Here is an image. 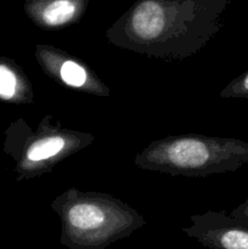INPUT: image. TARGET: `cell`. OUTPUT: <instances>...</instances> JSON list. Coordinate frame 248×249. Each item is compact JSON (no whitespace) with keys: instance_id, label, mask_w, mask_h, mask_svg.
Masks as SVG:
<instances>
[{"instance_id":"obj_9","label":"cell","mask_w":248,"mask_h":249,"mask_svg":"<svg viewBox=\"0 0 248 249\" xmlns=\"http://www.w3.org/2000/svg\"><path fill=\"white\" fill-rule=\"evenodd\" d=\"M219 95L223 99H248V70L231 80Z\"/></svg>"},{"instance_id":"obj_4","label":"cell","mask_w":248,"mask_h":249,"mask_svg":"<svg viewBox=\"0 0 248 249\" xmlns=\"http://www.w3.org/2000/svg\"><path fill=\"white\" fill-rule=\"evenodd\" d=\"M4 152L14 160L17 181L49 174L71 156L95 140L94 134L66 128L45 114L35 130L23 118L12 122L4 133Z\"/></svg>"},{"instance_id":"obj_3","label":"cell","mask_w":248,"mask_h":249,"mask_svg":"<svg viewBox=\"0 0 248 249\" xmlns=\"http://www.w3.org/2000/svg\"><path fill=\"white\" fill-rule=\"evenodd\" d=\"M134 164L172 177L224 174L248 164V142L203 134L169 135L146 146L135 156Z\"/></svg>"},{"instance_id":"obj_10","label":"cell","mask_w":248,"mask_h":249,"mask_svg":"<svg viewBox=\"0 0 248 249\" xmlns=\"http://www.w3.org/2000/svg\"><path fill=\"white\" fill-rule=\"evenodd\" d=\"M230 215L233 216V218L246 219V220H248V199H246L240 206L236 207L233 211H231Z\"/></svg>"},{"instance_id":"obj_7","label":"cell","mask_w":248,"mask_h":249,"mask_svg":"<svg viewBox=\"0 0 248 249\" xmlns=\"http://www.w3.org/2000/svg\"><path fill=\"white\" fill-rule=\"evenodd\" d=\"M89 0H26L24 11L43 31H60L77 24L85 15Z\"/></svg>"},{"instance_id":"obj_6","label":"cell","mask_w":248,"mask_h":249,"mask_svg":"<svg viewBox=\"0 0 248 249\" xmlns=\"http://www.w3.org/2000/svg\"><path fill=\"white\" fill-rule=\"evenodd\" d=\"M191 226L182 232L209 249H248V220L224 212L191 215Z\"/></svg>"},{"instance_id":"obj_2","label":"cell","mask_w":248,"mask_h":249,"mask_svg":"<svg viewBox=\"0 0 248 249\" xmlns=\"http://www.w3.org/2000/svg\"><path fill=\"white\" fill-rule=\"evenodd\" d=\"M50 207L61 221V245L70 249H105L146 225L138 211L105 192L70 187Z\"/></svg>"},{"instance_id":"obj_5","label":"cell","mask_w":248,"mask_h":249,"mask_svg":"<svg viewBox=\"0 0 248 249\" xmlns=\"http://www.w3.org/2000/svg\"><path fill=\"white\" fill-rule=\"evenodd\" d=\"M34 55L41 71L57 84L91 96L107 97L111 94L99 75L77 56L49 44H38Z\"/></svg>"},{"instance_id":"obj_8","label":"cell","mask_w":248,"mask_h":249,"mask_svg":"<svg viewBox=\"0 0 248 249\" xmlns=\"http://www.w3.org/2000/svg\"><path fill=\"white\" fill-rule=\"evenodd\" d=\"M0 101L11 105L34 102L33 85L21 66L12 58L0 56Z\"/></svg>"},{"instance_id":"obj_1","label":"cell","mask_w":248,"mask_h":249,"mask_svg":"<svg viewBox=\"0 0 248 249\" xmlns=\"http://www.w3.org/2000/svg\"><path fill=\"white\" fill-rule=\"evenodd\" d=\"M231 0H135L109 27L112 45L164 61L198 53L223 27Z\"/></svg>"}]
</instances>
